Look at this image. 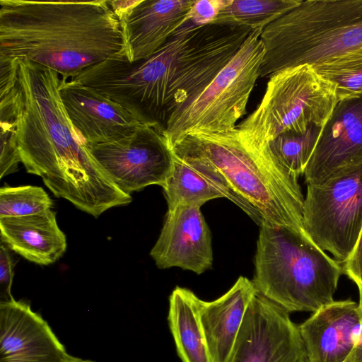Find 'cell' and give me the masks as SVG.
Segmentation results:
<instances>
[{"label": "cell", "instance_id": "obj_1", "mask_svg": "<svg viewBox=\"0 0 362 362\" xmlns=\"http://www.w3.org/2000/svg\"><path fill=\"white\" fill-rule=\"evenodd\" d=\"M60 81L52 69L18 60L13 122L21 163L28 173L41 177L54 196L97 218L132 199L88 150L62 102Z\"/></svg>", "mask_w": 362, "mask_h": 362}, {"label": "cell", "instance_id": "obj_2", "mask_svg": "<svg viewBox=\"0 0 362 362\" xmlns=\"http://www.w3.org/2000/svg\"><path fill=\"white\" fill-rule=\"evenodd\" d=\"M0 57L45 66L66 81L105 60L128 59V49L108 0H0Z\"/></svg>", "mask_w": 362, "mask_h": 362}, {"label": "cell", "instance_id": "obj_3", "mask_svg": "<svg viewBox=\"0 0 362 362\" xmlns=\"http://www.w3.org/2000/svg\"><path fill=\"white\" fill-rule=\"evenodd\" d=\"M194 163L224 190L226 198L257 225L304 231V196L298 178L272 154L237 128L222 133L187 135L172 148Z\"/></svg>", "mask_w": 362, "mask_h": 362}, {"label": "cell", "instance_id": "obj_4", "mask_svg": "<svg viewBox=\"0 0 362 362\" xmlns=\"http://www.w3.org/2000/svg\"><path fill=\"white\" fill-rule=\"evenodd\" d=\"M259 77L362 52V0H307L266 27Z\"/></svg>", "mask_w": 362, "mask_h": 362}, {"label": "cell", "instance_id": "obj_5", "mask_svg": "<svg viewBox=\"0 0 362 362\" xmlns=\"http://www.w3.org/2000/svg\"><path fill=\"white\" fill-rule=\"evenodd\" d=\"M341 264L306 234L260 227L253 283L258 292L288 313H313L333 302Z\"/></svg>", "mask_w": 362, "mask_h": 362}, {"label": "cell", "instance_id": "obj_6", "mask_svg": "<svg viewBox=\"0 0 362 362\" xmlns=\"http://www.w3.org/2000/svg\"><path fill=\"white\" fill-rule=\"evenodd\" d=\"M337 103L336 85L312 66L288 68L269 76L259 104L236 128L253 142L267 145L286 132L322 127Z\"/></svg>", "mask_w": 362, "mask_h": 362}, {"label": "cell", "instance_id": "obj_7", "mask_svg": "<svg viewBox=\"0 0 362 362\" xmlns=\"http://www.w3.org/2000/svg\"><path fill=\"white\" fill-rule=\"evenodd\" d=\"M262 32L252 31L210 83L171 115L164 131L170 148L190 134L222 133L236 128L260 76L264 54Z\"/></svg>", "mask_w": 362, "mask_h": 362}, {"label": "cell", "instance_id": "obj_8", "mask_svg": "<svg viewBox=\"0 0 362 362\" xmlns=\"http://www.w3.org/2000/svg\"><path fill=\"white\" fill-rule=\"evenodd\" d=\"M303 217L309 238L339 264L346 262L362 228V164L307 185Z\"/></svg>", "mask_w": 362, "mask_h": 362}, {"label": "cell", "instance_id": "obj_9", "mask_svg": "<svg viewBox=\"0 0 362 362\" xmlns=\"http://www.w3.org/2000/svg\"><path fill=\"white\" fill-rule=\"evenodd\" d=\"M252 30L211 23L194 28L172 66L168 119L199 94L238 53Z\"/></svg>", "mask_w": 362, "mask_h": 362}, {"label": "cell", "instance_id": "obj_10", "mask_svg": "<svg viewBox=\"0 0 362 362\" xmlns=\"http://www.w3.org/2000/svg\"><path fill=\"white\" fill-rule=\"evenodd\" d=\"M163 129L142 125L115 141L86 144L87 148L124 192L152 185L163 186L173 163V153Z\"/></svg>", "mask_w": 362, "mask_h": 362}, {"label": "cell", "instance_id": "obj_11", "mask_svg": "<svg viewBox=\"0 0 362 362\" xmlns=\"http://www.w3.org/2000/svg\"><path fill=\"white\" fill-rule=\"evenodd\" d=\"M229 362H308L298 325L260 293L250 302Z\"/></svg>", "mask_w": 362, "mask_h": 362}, {"label": "cell", "instance_id": "obj_12", "mask_svg": "<svg viewBox=\"0 0 362 362\" xmlns=\"http://www.w3.org/2000/svg\"><path fill=\"white\" fill-rule=\"evenodd\" d=\"M362 164V95L340 100L322 127L304 171L306 185L323 182L337 172Z\"/></svg>", "mask_w": 362, "mask_h": 362}, {"label": "cell", "instance_id": "obj_13", "mask_svg": "<svg viewBox=\"0 0 362 362\" xmlns=\"http://www.w3.org/2000/svg\"><path fill=\"white\" fill-rule=\"evenodd\" d=\"M124 30L128 60L153 55L185 23L194 0L108 1Z\"/></svg>", "mask_w": 362, "mask_h": 362}, {"label": "cell", "instance_id": "obj_14", "mask_svg": "<svg viewBox=\"0 0 362 362\" xmlns=\"http://www.w3.org/2000/svg\"><path fill=\"white\" fill-rule=\"evenodd\" d=\"M150 255L159 269L179 267L201 274L211 268V234L200 207L168 209Z\"/></svg>", "mask_w": 362, "mask_h": 362}, {"label": "cell", "instance_id": "obj_15", "mask_svg": "<svg viewBox=\"0 0 362 362\" xmlns=\"http://www.w3.org/2000/svg\"><path fill=\"white\" fill-rule=\"evenodd\" d=\"M71 357L28 303H0V362H69Z\"/></svg>", "mask_w": 362, "mask_h": 362}, {"label": "cell", "instance_id": "obj_16", "mask_svg": "<svg viewBox=\"0 0 362 362\" xmlns=\"http://www.w3.org/2000/svg\"><path fill=\"white\" fill-rule=\"evenodd\" d=\"M59 91L74 127L86 144L115 141L145 125L115 102L79 82L61 80Z\"/></svg>", "mask_w": 362, "mask_h": 362}, {"label": "cell", "instance_id": "obj_17", "mask_svg": "<svg viewBox=\"0 0 362 362\" xmlns=\"http://www.w3.org/2000/svg\"><path fill=\"white\" fill-rule=\"evenodd\" d=\"M308 362H344L358 340L361 314L351 299L334 300L298 325Z\"/></svg>", "mask_w": 362, "mask_h": 362}, {"label": "cell", "instance_id": "obj_18", "mask_svg": "<svg viewBox=\"0 0 362 362\" xmlns=\"http://www.w3.org/2000/svg\"><path fill=\"white\" fill-rule=\"evenodd\" d=\"M252 281L240 276L223 295L201 300L200 321L211 362H229L247 309L257 293Z\"/></svg>", "mask_w": 362, "mask_h": 362}, {"label": "cell", "instance_id": "obj_19", "mask_svg": "<svg viewBox=\"0 0 362 362\" xmlns=\"http://www.w3.org/2000/svg\"><path fill=\"white\" fill-rule=\"evenodd\" d=\"M1 242L37 264L55 262L66 249L64 233L52 209L25 216L0 218Z\"/></svg>", "mask_w": 362, "mask_h": 362}, {"label": "cell", "instance_id": "obj_20", "mask_svg": "<svg viewBox=\"0 0 362 362\" xmlns=\"http://www.w3.org/2000/svg\"><path fill=\"white\" fill-rule=\"evenodd\" d=\"M201 299L176 286L169 298L168 321L182 362H211L199 316Z\"/></svg>", "mask_w": 362, "mask_h": 362}, {"label": "cell", "instance_id": "obj_21", "mask_svg": "<svg viewBox=\"0 0 362 362\" xmlns=\"http://www.w3.org/2000/svg\"><path fill=\"white\" fill-rule=\"evenodd\" d=\"M162 187L168 209L179 206L201 208L211 199L226 198L223 188L209 175L174 153L171 171Z\"/></svg>", "mask_w": 362, "mask_h": 362}, {"label": "cell", "instance_id": "obj_22", "mask_svg": "<svg viewBox=\"0 0 362 362\" xmlns=\"http://www.w3.org/2000/svg\"><path fill=\"white\" fill-rule=\"evenodd\" d=\"M302 0H230L212 23L263 30Z\"/></svg>", "mask_w": 362, "mask_h": 362}, {"label": "cell", "instance_id": "obj_23", "mask_svg": "<svg viewBox=\"0 0 362 362\" xmlns=\"http://www.w3.org/2000/svg\"><path fill=\"white\" fill-rule=\"evenodd\" d=\"M322 128L313 125L303 132H290L282 134L268 144L270 151L282 168L298 178L304 174Z\"/></svg>", "mask_w": 362, "mask_h": 362}, {"label": "cell", "instance_id": "obj_24", "mask_svg": "<svg viewBox=\"0 0 362 362\" xmlns=\"http://www.w3.org/2000/svg\"><path fill=\"white\" fill-rule=\"evenodd\" d=\"M52 201L40 187L25 185L0 189V218L25 216L51 209Z\"/></svg>", "mask_w": 362, "mask_h": 362}, {"label": "cell", "instance_id": "obj_25", "mask_svg": "<svg viewBox=\"0 0 362 362\" xmlns=\"http://www.w3.org/2000/svg\"><path fill=\"white\" fill-rule=\"evenodd\" d=\"M314 69L336 85L338 102L362 95V52Z\"/></svg>", "mask_w": 362, "mask_h": 362}, {"label": "cell", "instance_id": "obj_26", "mask_svg": "<svg viewBox=\"0 0 362 362\" xmlns=\"http://www.w3.org/2000/svg\"><path fill=\"white\" fill-rule=\"evenodd\" d=\"M1 155L0 179L18 170L21 158L16 139L13 122H0Z\"/></svg>", "mask_w": 362, "mask_h": 362}, {"label": "cell", "instance_id": "obj_27", "mask_svg": "<svg viewBox=\"0 0 362 362\" xmlns=\"http://www.w3.org/2000/svg\"><path fill=\"white\" fill-rule=\"evenodd\" d=\"M230 0H194L185 23L194 27L211 24Z\"/></svg>", "mask_w": 362, "mask_h": 362}, {"label": "cell", "instance_id": "obj_28", "mask_svg": "<svg viewBox=\"0 0 362 362\" xmlns=\"http://www.w3.org/2000/svg\"><path fill=\"white\" fill-rule=\"evenodd\" d=\"M13 278V262L9 248L1 242L0 247V303L14 300L11 294Z\"/></svg>", "mask_w": 362, "mask_h": 362}, {"label": "cell", "instance_id": "obj_29", "mask_svg": "<svg viewBox=\"0 0 362 362\" xmlns=\"http://www.w3.org/2000/svg\"><path fill=\"white\" fill-rule=\"evenodd\" d=\"M343 274L362 288V228L355 248L346 262L341 264Z\"/></svg>", "mask_w": 362, "mask_h": 362}, {"label": "cell", "instance_id": "obj_30", "mask_svg": "<svg viewBox=\"0 0 362 362\" xmlns=\"http://www.w3.org/2000/svg\"><path fill=\"white\" fill-rule=\"evenodd\" d=\"M358 291H359V302H358V305H359L360 312H361V337H362V288L358 290Z\"/></svg>", "mask_w": 362, "mask_h": 362}, {"label": "cell", "instance_id": "obj_31", "mask_svg": "<svg viewBox=\"0 0 362 362\" xmlns=\"http://www.w3.org/2000/svg\"><path fill=\"white\" fill-rule=\"evenodd\" d=\"M69 362H94L90 360H83L77 357L72 356Z\"/></svg>", "mask_w": 362, "mask_h": 362}, {"label": "cell", "instance_id": "obj_32", "mask_svg": "<svg viewBox=\"0 0 362 362\" xmlns=\"http://www.w3.org/2000/svg\"><path fill=\"white\" fill-rule=\"evenodd\" d=\"M351 355L344 362H351Z\"/></svg>", "mask_w": 362, "mask_h": 362}]
</instances>
